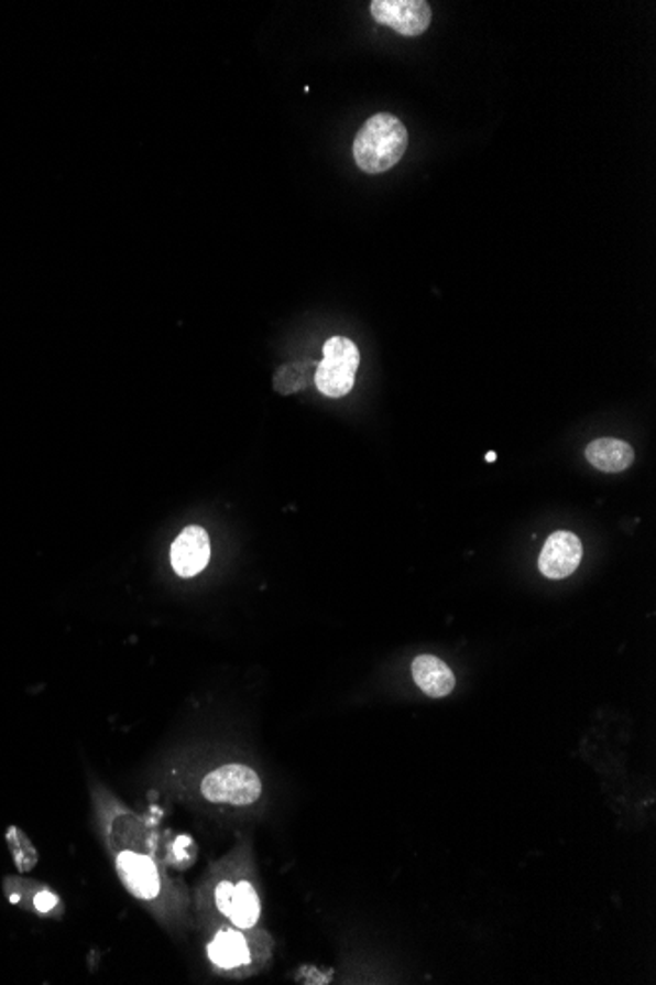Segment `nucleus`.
Listing matches in <instances>:
<instances>
[{
  "label": "nucleus",
  "instance_id": "1",
  "mask_svg": "<svg viewBox=\"0 0 656 985\" xmlns=\"http://www.w3.org/2000/svg\"><path fill=\"white\" fill-rule=\"evenodd\" d=\"M407 128L393 115H374L356 134L354 160L365 174H382L400 164L407 150Z\"/></svg>",
  "mask_w": 656,
  "mask_h": 985
},
{
  "label": "nucleus",
  "instance_id": "12",
  "mask_svg": "<svg viewBox=\"0 0 656 985\" xmlns=\"http://www.w3.org/2000/svg\"><path fill=\"white\" fill-rule=\"evenodd\" d=\"M34 903H36L37 911H52L55 905H57V897H55V895L47 894V891H44V894L37 895L36 899H34Z\"/></svg>",
  "mask_w": 656,
  "mask_h": 985
},
{
  "label": "nucleus",
  "instance_id": "3",
  "mask_svg": "<svg viewBox=\"0 0 656 985\" xmlns=\"http://www.w3.org/2000/svg\"><path fill=\"white\" fill-rule=\"evenodd\" d=\"M201 794L210 803L247 807L260 799L262 781L252 767L228 764L205 776Z\"/></svg>",
  "mask_w": 656,
  "mask_h": 985
},
{
  "label": "nucleus",
  "instance_id": "4",
  "mask_svg": "<svg viewBox=\"0 0 656 985\" xmlns=\"http://www.w3.org/2000/svg\"><path fill=\"white\" fill-rule=\"evenodd\" d=\"M114 866L122 885L140 901L155 903L164 899L167 891H172L162 867L157 866V862L147 856L146 852L119 849Z\"/></svg>",
  "mask_w": 656,
  "mask_h": 985
},
{
  "label": "nucleus",
  "instance_id": "10",
  "mask_svg": "<svg viewBox=\"0 0 656 985\" xmlns=\"http://www.w3.org/2000/svg\"><path fill=\"white\" fill-rule=\"evenodd\" d=\"M207 954L215 966L220 970H237L250 964V949L242 932L234 929H222L215 934L207 946Z\"/></svg>",
  "mask_w": 656,
  "mask_h": 985
},
{
  "label": "nucleus",
  "instance_id": "7",
  "mask_svg": "<svg viewBox=\"0 0 656 985\" xmlns=\"http://www.w3.org/2000/svg\"><path fill=\"white\" fill-rule=\"evenodd\" d=\"M582 541L570 531H555L538 556V569L547 578H566L582 563Z\"/></svg>",
  "mask_w": 656,
  "mask_h": 985
},
{
  "label": "nucleus",
  "instance_id": "6",
  "mask_svg": "<svg viewBox=\"0 0 656 985\" xmlns=\"http://www.w3.org/2000/svg\"><path fill=\"white\" fill-rule=\"evenodd\" d=\"M215 903L238 929H252L260 919V897L248 881H220L215 889Z\"/></svg>",
  "mask_w": 656,
  "mask_h": 985
},
{
  "label": "nucleus",
  "instance_id": "8",
  "mask_svg": "<svg viewBox=\"0 0 656 985\" xmlns=\"http://www.w3.org/2000/svg\"><path fill=\"white\" fill-rule=\"evenodd\" d=\"M209 535L199 526L185 528L172 545V566L183 578L199 575L209 565Z\"/></svg>",
  "mask_w": 656,
  "mask_h": 985
},
{
  "label": "nucleus",
  "instance_id": "5",
  "mask_svg": "<svg viewBox=\"0 0 656 985\" xmlns=\"http://www.w3.org/2000/svg\"><path fill=\"white\" fill-rule=\"evenodd\" d=\"M372 17L405 37H417L430 26V7L425 0H374Z\"/></svg>",
  "mask_w": 656,
  "mask_h": 985
},
{
  "label": "nucleus",
  "instance_id": "9",
  "mask_svg": "<svg viewBox=\"0 0 656 985\" xmlns=\"http://www.w3.org/2000/svg\"><path fill=\"white\" fill-rule=\"evenodd\" d=\"M411 673L423 693L433 699H442L455 691V673L450 667L435 656L415 657Z\"/></svg>",
  "mask_w": 656,
  "mask_h": 985
},
{
  "label": "nucleus",
  "instance_id": "2",
  "mask_svg": "<svg viewBox=\"0 0 656 985\" xmlns=\"http://www.w3.org/2000/svg\"><path fill=\"white\" fill-rule=\"evenodd\" d=\"M360 366V350L347 337H330L322 348L315 383L327 398H342L354 388Z\"/></svg>",
  "mask_w": 656,
  "mask_h": 985
},
{
  "label": "nucleus",
  "instance_id": "13",
  "mask_svg": "<svg viewBox=\"0 0 656 985\" xmlns=\"http://www.w3.org/2000/svg\"><path fill=\"white\" fill-rule=\"evenodd\" d=\"M495 458H498V455H495V453H493V451H492V453H488V455H485V461H488V463H493V461H495Z\"/></svg>",
  "mask_w": 656,
  "mask_h": 985
},
{
  "label": "nucleus",
  "instance_id": "11",
  "mask_svg": "<svg viewBox=\"0 0 656 985\" xmlns=\"http://www.w3.org/2000/svg\"><path fill=\"white\" fill-rule=\"evenodd\" d=\"M586 458L590 465L603 473H621L633 465V447L620 439H595L586 448Z\"/></svg>",
  "mask_w": 656,
  "mask_h": 985
}]
</instances>
